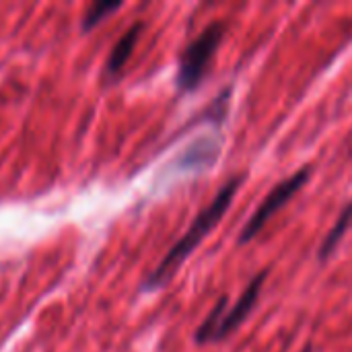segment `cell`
<instances>
[{"label":"cell","mask_w":352,"mask_h":352,"mask_svg":"<svg viewBox=\"0 0 352 352\" xmlns=\"http://www.w3.org/2000/svg\"><path fill=\"white\" fill-rule=\"evenodd\" d=\"M241 186V179H229V184L225 188H221V192L217 194V198L208 204V208H204L196 221L192 223V227L186 231V235L169 250V254L163 258V262L157 266V270L146 278L144 289L146 291H155L161 289L163 285H167L171 280V276L179 270V266L184 264V260L198 248V243L214 229V225L225 217L227 208L231 206L237 190Z\"/></svg>","instance_id":"1"},{"label":"cell","mask_w":352,"mask_h":352,"mask_svg":"<svg viewBox=\"0 0 352 352\" xmlns=\"http://www.w3.org/2000/svg\"><path fill=\"white\" fill-rule=\"evenodd\" d=\"M223 35H225V25L212 23L186 47L177 72V85L182 91H194L200 85L202 76L206 74L217 54L219 43L223 41Z\"/></svg>","instance_id":"2"},{"label":"cell","mask_w":352,"mask_h":352,"mask_svg":"<svg viewBox=\"0 0 352 352\" xmlns=\"http://www.w3.org/2000/svg\"><path fill=\"white\" fill-rule=\"evenodd\" d=\"M309 173H311V169H301V171H297L295 175H291V177H287V179H283L268 196H266V200L260 204V208L252 214V219L248 221V225L243 227V231H241V235H239V245H243V243H248L250 239H254L260 231H262V227L305 186V182L309 179Z\"/></svg>","instance_id":"3"},{"label":"cell","mask_w":352,"mask_h":352,"mask_svg":"<svg viewBox=\"0 0 352 352\" xmlns=\"http://www.w3.org/2000/svg\"><path fill=\"white\" fill-rule=\"evenodd\" d=\"M264 278H266V272L258 274V276L248 285V289L243 291V295L237 299V305H235L231 311L225 314V320H223V324H221V328H219V332H217V336H214V342L227 338L233 330H237V328L245 322V318L252 314V309H254V305H256V301H258V295H260V291H262V287H264Z\"/></svg>","instance_id":"4"},{"label":"cell","mask_w":352,"mask_h":352,"mask_svg":"<svg viewBox=\"0 0 352 352\" xmlns=\"http://www.w3.org/2000/svg\"><path fill=\"white\" fill-rule=\"evenodd\" d=\"M219 140L217 138H200L196 140L177 161L179 169H202L210 167L219 157Z\"/></svg>","instance_id":"5"},{"label":"cell","mask_w":352,"mask_h":352,"mask_svg":"<svg viewBox=\"0 0 352 352\" xmlns=\"http://www.w3.org/2000/svg\"><path fill=\"white\" fill-rule=\"evenodd\" d=\"M140 31H142V23L132 25V27L122 35V39L113 45V50H111V54H109V58H107V72H109V74H118V72L124 68V64H126L128 58L132 56V50L136 47V41H138V37H140Z\"/></svg>","instance_id":"6"},{"label":"cell","mask_w":352,"mask_h":352,"mask_svg":"<svg viewBox=\"0 0 352 352\" xmlns=\"http://www.w3.org/2000/svg\"><path fill=\"white\" fill-rule=\"evenodd\" d=\"M227 314V297H221L214 305V309L208 314V318L200 324L198 332H196V342L198 344H206V342H214V336L225 320Z\"/></svg>","instance_id":"7"},{"label":"cell","mask_w":352,"mask_h":352,"mask_svg":"<svg viewBox=\"0 0 352 352\" xmlns=\"http://www.w3.org/2000/svg\"><path fill=\"white\" fill-rule=\"evenodd\" d=\"M351 223H352V204H349V206L340 212V217H338L336 225L332 227V231L328 233V237L324 239V243H322V248H320V252H318L320 260H326L330 254H334V250H336V248H338V243L342 241V237H344L346 229L351 227Z\"/></svg>","instance_id":"8"},{"label":"cell","mask_w":352,"mask_h":352,"mask_svg":"<svg viewBox=\"0 0 352 352\" xmlns=\"http://www.w3.org/2000/svg\"><path fill=\"white\" fill-rule=\"evenodd\" d=\"M120 8H122V2H95V4L87 10V14H85L82 29H85V31L93 29V27H95L97 23H101L107 14L120 10Z\"/></svg>","instance_id":"9"},{"label":"cell","mask_w":352,"mask_h":352,"mask_svg":"<svg viewBox=\"0 0 352 352\" xmlns=\"http://www.w3.org/2000/svg\"><path fill=\"white\" fill-rule=\"evenodd\" d=\"M305 352H311V349H307V351H305Z\"/></svg>","instance_id":"10"}]
</instances>
